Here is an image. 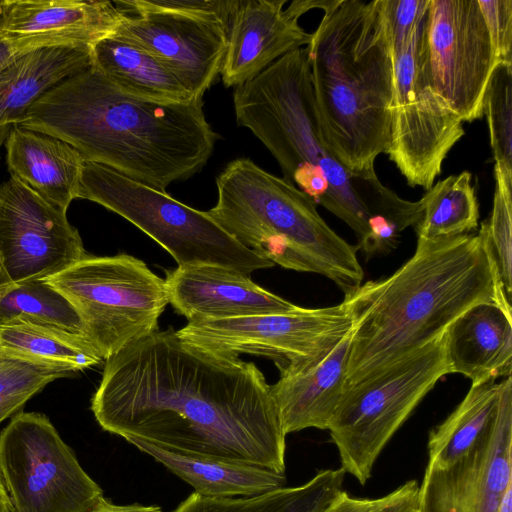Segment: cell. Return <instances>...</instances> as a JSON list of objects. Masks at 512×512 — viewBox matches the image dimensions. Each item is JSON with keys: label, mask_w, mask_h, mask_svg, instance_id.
I'll return each instance as SVG.
<instances>
[{"label": "cell", "mask_w": 512, "mask_h": 512, "mask_svg": "<svg viewBox=\"0 0 512 512\" xmlns=\"http://www.w3.org/2000/svg\"><path fill=\"white\" fill-rule=\"evenodd\" d=\"M141 2L156 9L216 16L227 28L238 4V0H141Z\"/></svg>", "instance_id": "cell-36"}, {"label": "cell", "mask_w": 512, "mask_h": 512, "mask_svg": "<svg viewBox=\"0 0 512 512\" xmlns=\"http://www.w3.org/2000/svg\"><path fill=\"white\" fill-rule=\"evenodd\" d=\"M217 202L209 216L242 246L285 269L317 273L345 295L362 284L351 245L322 219L316 203L285 178L238 158L216 178Z\"/></svg>", "instance_id": "cell-6"}, {"label": "cell", "mask_w": 512, "mask_h": 512, "mask_svg": "<svg viewBox=\"0 0 512 512\" xmlns=\"http://www.w3.org/2000/svg\"><path fill=\"white\" fill-rule=\"evenodd\" d=\"M239 126L249 129L278 162L284 178L344 221L359 242L373 221L405 222L415 204L378 177L357 176L324 146L316 116L306 48L295 49L235 87Z\"/></svg>", "instance_id": "cell-4"}, {"label": "cell", "mask_w": 512, "mask_h": 512, "mask_svg": "<svg viewBox=\"0 0 512 512\" xmlns=\"http://www.w3.org/2000/svg\"><path fill=\"white\" fill-rule=\"evenodd\" d=\"M501 384L471 385L455 410L428 436L429 469H445L471 452L489 433L496 419Z\"/></svg>", "instance_id": "cell-27"}, {"label": "cell", "mask_w": 512, "mask_h": 512, "mask_svg": "<svg viewBox=\"0 0 512 512\" xmlns=\"http://www.w3.org/2000/svg\"><path fill=\"white\" fill-rule=\"evenodd\" d=\"M46 47L32 37H0V71L31 50Z\"/></svg>", "instance_id": "cell-38"}, {"label": "cell", "mask_w": 512, "mask_h": 512, "mask_svg": "<svg viewBox=\"0 0 512 512\" xmlns=\"http://www.w3.org/2000/svg\"><path fill=\"white\" fill-rule=\"evenodd\" d=\"M0 353L76 373L103 361L86 338L23 320L0 324Z\"/></svg>", "instance_id": "cell-28"}, {"label": "cell", "mask_w": 512, "mask_h": 512, "mask_svg": "<svg viewBox=\"0 0 512 512\" xmlns=\"http://www.w3.org/2000/svg\"><path fill=\"white\" fill-rule=\"evenodd\" d=\"M11 285L12 283L0 263V295Z\"/></svg>", "instance_id": "cell-42"}, {"label": "cell", "mask_w": 512, "mask_h": 512, "mask_svg": "<svg viewBox=\"0 0 512 512\" xmlns=\"http://www.w3.org/2000/svg\"><path fill=\"white\" fill-rule=\"evenodd\" d=\"M4 145L11 177L64 211L79 197L86 160L73 146L18 124L11 126Z\"/></svg>", "instance_id": "cell-22"}, {"label": "cell", "mask_w": 512, "mask_h": 512, "mask_svg": "<svg viewBox=\"0 0 512 512\" xmlns=\"http://www.w3.org/2000/svg\"><path fill=\"white\" fill-rule=\"evenodd\" d=\"M345 471L327 469L296 487L248 497L212 498L192 493L172 512H325L344 491Z\"/></svg>", "instance_id": "cell-26"}, {"label": "cell", "mask_w": 512, "mask_h": 512, "mask_svg": "<svg viewBox=\"0 0 512 512\" xmlns=\"http://www.w3.org/2000/svg\"><path fill=\"white\" fill-rule=\"evenodd\" d=\"M350 331L329 351L296 364L279 367L270 390L284 432L307 428L327 430L345 390Z\"/></svg>", "instance_id": "cell-19"}, {"label": "cell", "mask_w": 512, "mask_h": 512, "mask_svg": "<svg viewBox=\"0 0 512 512\" xmlns=\"http://www.w3.org/2000/svg\"><path fill=\"white\" fill-rule=\"evenodd\" d=\"M498 60L512 62V0H477Z\"/></svg>", "instance_id": "cell-35"}, {"label": "cell", "mask_w": 512, "mask_h": 512, "mask_svg": "<svg viewBox=\"0 0 512 512\" xmlns=\"http://www.w3.org/2000/svg\"><path fill=\"white\" fill-rule=\"evenodd\" d=\"M419 484L409 480L391 493L370 499L362 512H414L417 510Z\"/></svg>", "instance_id": "cell-37"}, {"label": "cell", "mask_w": 512, "mask_h": 512, "mask_svg": "<svg viewBox=\"0 0 512 512\" xmlns=\"http://www.w3.org/2000/svg\"><path fill=\"white\" fill-rule=\"evenodd\" d=\"M14 320L86 338L85 324L75 306L43 279L12 284L0 295V324Z\"/></svg>", "instance_id": "cell-30"}, {"label": "cell", "mask_w": 512, "mask_h": 512, "mask_svg": "<svg viewBox=\"0 0 512 512\" xmlns=\"http://www.w3.org/2000/svg\"><path fill=\"white\" fill-rule=\"evenodd\" d=\"M325 512H349V511L341 504H334Z\"/></svg>", "instance_id": "cell-44"}, {"label": "cell", "mask_w": 512, "mask_h": 512, "mask_svg": "<svg viewBox=\"0 0 512 512\" xmlns=\"http://www.w3.org/2000/svg\"><path fill=\"white\" fill-rule=\"evenodd\" d=\"M91 52L92 66L132 96L158 102L196 98L154 55L115 33L94 43Z\"/></svg>", "instance_id": "cell-25"}, {"label": "cell", "mask_w": 512, "mask_h": 512, "mask_svg": "<svg viewBox=\"0 0 512 512\" xmlns=\"http://www.w3.org/2000/svg\"><path fill=\"white\" fill-rule=\"evenodd\" d=\"M126 441L164 465L192 486L197 494L205 497L255 496L286 484L285 473L247 464L182 455L137 439Z\"/></svg>", "instance_id": "cell-24"}, {"label": "cell", "mask_w": 512, "mask_h": 512, "mask_svg": "<svg viewBox=\"0 0 512 512\" xmlns=\"http://www.w3.org/2000/svg\"><path fill=\"white\" fill-rule=\"evenodd\" d=\"M18 125L59 138L86 161L161 191L199 172L220 138L206 120L203 98H138L92 65L41 96Z\"/></svg>", "instance_id": "cell-2"}, {"label": "cell", "mask_w": 512, "mask_h": 512, "mask_svg": "<svg viewBox=\"0 0 512 512\" xmlns=\"http://www.w3.org/2000/svg\"><path fill=\"white\" fill-rule=\"evenodd\" d=\"M497 512H512V485L506 490Z\"/></svg>", "instance_id": "cell-41"}, {"label": "cell", "mask_w": 512, "mask_h": 512, "mask_svg": "<svg viewBox=\"0 0 512 512\" xmlns=\"http://www.w3.org/2000/svg\"><path fill=\"white\" fill-rule=\"evenodd\" d=\"M91 410L100 427L182 455L285 473L286 433L253 363L155 330L104 360Z\"/></svg>", "instance_id": "cell-1"}, {"label": "cell", "mask_w": 512, "mask_h": 512, "mask_svg": "<svg viewBox=\"0 0 512 512\" xmlns=\"http://www.w3.org/2000/svg\"><path fill=\"white\" fill-rule=\"evenodd\" d=\"M123 13L114 32L150 52L194 97L203 98L220 74L227 26L216 16L151 8L141 0L113 2Z\"/></svg>", "instance_id": "cell-15"}, {"label": "cell", "mask_w": 512, "mask_h": 512, "mask_svg": "<svg viewBox=\"0 0 512 512\" xmlns=\"http://www.w3.org/2000/svg\"><path fill=\"white\" fill-rule=\"evenodd\" d=\"M75 306L103 360L158 329L169 304L164 279L129 255L91 256L44 278Z\"/></svg>", "instance_id": "cell-9"}, {"label": "cell", "mask_w": 512, "mask_h": 512, "mask_svg": "<svg viewBox=\"0 0 512 512\" xmlns=\"http://www.w3.org/2000/svg\"><path fill=\"white\" fill-rule=\"evenodd\" d=\"M493 207L478 231L490 256L497 282L507 299L512 298V186L495 175Z\"/></svg>", "instance_id": "cell-33"}, {"label": "cell", "mask_w": 512, "mask_h": 512, "mask_svg": "<svg viewBox=\"0 0 512 512\" xmlns=\"http://www.w3.org/2000/svg\"><path fill=\"white\" fill-rule=\"evenodd\" d=\"M414 512H417V510H416V511H414Z\"/></svg>", "instance_id": "cell-46"}, {"label": "cell", "mask_w": 512, "mask_h": 512, "mask_svg": "<svg viewBox=\"0 0 512 512\" xmlns=\"http://www.w3.org/2000/svg\"><path fill=\"white\" fill-rule=\"evenodd\" d=\"M450 373L443 334L345 388L327 427L341 468L364 485L395 432Z\"/></svg>", "instance_id": "cell-8"}, {"label": "cell", "mask_w": 512, "mask_h": 512, "mask_svg": "<svg viewBox=\"0 0 512 512\" xmlns=\"http://www.w3.org/2000/svg\"><path fill=\"white\" fill-rule=\"evenodd\" d=\"M472 175L463 171L433 185L421 198L423 213L414 227L418 238L468 234L478 227L479 205Z\"/></svg>", "instance_id": "cell-29"}, {"label": "cell", "mask_w": 512, "mask_h": 512, "mask_svg": "<svg viewBox=\"0 0 512 512\" xmlns=\"http://www.w3.org/2000/svg\"><path fill=\"white\" fill-rule=\"evenodd\" d=\"M286 0H238L227 30L221 67L224 86L237 87L255 78L287 53L308 45L311 34Z\"/></svg>", "instance_id": "cell-17"}, {"label": "cell", "mask_w": 512, "mask_h": 512, "mask_svg": "<svg viewBox=\"0 0 512 512\" xmlns=\"http://www.w3.org/2000/svg\"><path fill=\"white\" fill-rule=\"evenodd\" d=\"M498 411L485 438L445 469H425L417 512H497L512 485V378L500 382Z\"/></svg>", "instance_id": "cell-16"}, {"label": "cell", "mask_w": 512, "mask_h": 512, "mask_svg": "<svg viewBox=\"0 0 512 512\" xmlns=\"http://www.w3.org/2000/svg\"><path fill=\"white\" fill-rule=\"evenodd\" d=\"M78 198L100 204L131 222L162 246L179 267L218 266L250 276L274 266L237 242L207 211L196 210L166 191L101 164L85 161Z\"/></svg>", "instance_id": "cell-7"}, {"label": "cell", "mask_w": 512, "mask_h": 512, "mask_svg": "<svg viewBox=\"0 0 512 512\" xmlns=\"http://www.w3.org/2000/svg\"><path fill=\"white\" fill-rule=\"evenodd\" d=\"M495 175L512 186V62L498 60L483 99Z\"/></svg>", "instance_id": "cell-31"}, {"label": "cell", "mask_w": 512, "mask_h": 512, "mask_svg": "<svg viewBox=\"0 0 512 512\" xmlns=\"http://www.w3.org/2000/svg\"><path fill=\"white\" fill-rule=\"evenodd\" d=\"M351 327V318L341 302L284 313L192 320L176 333L202 350L231 357L264 356L279 368L329 351Z\"/></svg>", "instance_id": "cell-12"}, {"label": "cell", "mask_w": 512, "mask_h": 512, "mask_svg": "<svg viewBox=\"0 0 512 512\" xmlns=\"http://www.w3.org/2000/svg\"><path fill=\"white\" fill-rule=\"evenodd\" d=\"M169 303L188 319H224L297 310L288 300L232 269L200 265L166 270Z\"/></svg>", "instance_id": "cell-18"}, {"label": "cell", "mask_w": 512, "mask_h": 512, "mask_svg": "<svg viewBox=\"0 0 512 512\" xmlns=\"http://www.w3.org/2000/svg\"><path fill=\"white\" fill-rule=\"evenodd\" d=\"M88 255L67 211L15 177L0 184V263L12 284L53 276Z\"/></svg>", "instance_id": "cell-14"}, {"label": "cell", "mask_w": 512, "mask_h": 512, "mask_svg": "<svg viewBox=\"0 0 512 512\" xmlns=\"http://www.w3.org/2000/svg\"><path fill=\"white\" fill-rule=\"evenodd\" d=\"M424 28L425 24L401 50L391 53V138L386 154L408 185L429 190L465 132L463 121L435 92L426 73Z\"/></svg>", "instance_id": "cell-11"}, {"label": "cell", "mask_w": 512, "mask_h": 512, "mask_svg": "<svg viewBox=\"0 0 512 512\" xmlns=\"http://www.w3.org/2000/svg\"><path fill=\"white\" fill-rule=\"evenodd\" d=\"M91 65V46L84 44L41 47L16 58L0 71V127L20 124L41 96Z\"/></svg>", "instance_id": "cell-23"}, {"label": "cell", "mask_w": 512, "mask_h": 512, "mask_svg": "<svg viewBox=\"0 0 512 512\" xmlns=\"http://www.w3.org/2000/svg\"><path fill=\"white\" fill-rule=\"evenodd\" d=\"M342 302L352 323L345 388L434 341L478 303L512 313L479 232L418 238L399 269L362 283Z\"/></svg>", "instance_id": "cell-3"}, {"label": "cell", "mask_w": 512, "mask_h": 512, "mask_svg": "<svg viewBox=\"0 0 512 512\" xmlns=\"http://www.w3.org/2000/svg\"><path fill=\"white\" fill-rule=\"evenodd\" d=\"M0 512H13L9 497L0 475Z\"/></svg>", "instance_id": "cell-40"}, {"label": "cell", "mask_w": 512, "mask_h": 512, "mask_svg": "<svg viewBox=\"0 0 512 512\" xmlns=\"http://www.w3.org/2000/svg\"><path fill=\"white\" fill-rule=\"evenodd\" d=\"M426 73L463 122L481 119L497 57L477 0H430L423 32Z\"/></svg>", "instance_id": "cell-13"}, {"label": "cell", "mask_w": 512, "mask_h": 512, "mask_svg": "<svg viewBox=\"0 0 512 512\" xmlns=\"http://www.w3.org/2000/svg\"><path fill=\"white\" fill-rule=\"evenodd\" d=\"M85 512H162V509L156 505H117L103 496L93 507Z\"/></svg>", "instance_id": "cell-39"}, {"label": "cell", "mask_w": 512, "mask_h": 512, "mask_svg": "<svg viewBox=\"0 0 512 512\" xmlns=\"http://www.w3.org/2000/svg\"><path fill=\"white\" fill-rule=\"evenodd\" d=\"M75 373L0 353V423L18 413L47 384Z\"/></svg>", "instance_id": "cell-32"}, {"label": "cell", "mask_w": 512, "mask_h": 512, "mask_svg": "<svg viewBox=\"0 0 512 512\" xmlns=\"http://www.w3.org/2000/svg\"><path fill=\"white\" fill-rule=\"evenodd\" d=\"M11 126L12 125H4L0 127V147L5 143L10 132Z\"/></svg>", "instance_id": "cell-43"}, {"label": "cell", "mask_w": 512, "mask_h": 512, "mask_svg": "<svg viewBox=\"0 0 512 512\" xmlns=\"http://www.w3.org/2000/svg\"><path fill=\"white\" fill-rule=\"evenodd\" d=\"M122 16L111 1L5 0L0 37H32L44 46H92L113 34Z\"/></svg>", "instance_id": "cell-20"}, {"label": "cell", "mask_w": 512, "mask_h": 512, "mask_svg": "<svg viewBox=\"0 0 512 512\" xmlns=\"http://www.w3.org/2000/svg\"><path fill=\"white\" fill-rule=\"evenodd\" d=\"M0 475L13 512H85L103 497L41 413L18 412L2 429Z\"/></svg>", "instance_id": "cell-10"}, {"label": "cell", "mask_w": 512, "mask_h": 512, "mask_svg": "<svg viewBox=\"0 0 512 512\" xmlns=\"http://www.w3.org/2000/svg\"><path fill=\"white\" fill-rule=\"evenodd\" d=\"M5 17V0H0V28L3 24Z\"/></svg>", "instance_id": "cell-45"}, {"label": "cell", "mask_w": 512, "mask_h": 512, "mask_svg": "<svg viewBox=\"0 0 512 512\" xmlns=\"http://www.w3.org/2000/svg\"><path fill=\"white\" fill-rule=\"evenodd\" d=\"M307 45L324 146L351 173L377 177L391 138L393 61L376 0H330Z\"/></svg>", "instance_id": "cell-5"}, {"label": "cell", "mask_w": 512, "mask_h": 512, "mask_svg": "<svg viewBox=\"0 0 512 512\" xmlns=\"http://www.w3.org/2000/svg\"><path fill=\"white\" fill-rule=\"evenodd\" d=\"M391 53L398 52L422 27L430 0H376Z\"/></svg>", "instance_id": "cell-34"}, {"label": "cell", "mask_w": 512, "mask_h": 512, "mask_svg": "<svg viewBox=\"0 0 512 512\" xmlns=\"http://www.w3.org/2000/svg\"><path fill=\"white\" fill-rule=\"evenodd\" d=\"M451 373L471 385L496 381L512 372V313L494 302L478 303L456 318L444 333Z\"/></svg>", "instance_id": "cell-21"}]
</instances>
